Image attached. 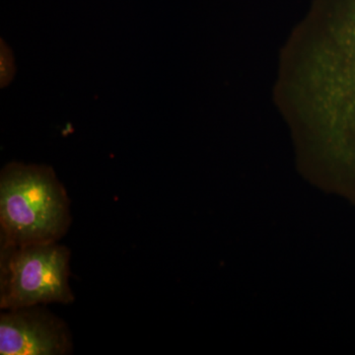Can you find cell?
<instances>
[{"instance_id": "2", "label": "cell", "mask_w": 355, "mask_h": 355, "mask_svg": "<svg viewBox=\"0 0 355 355\" xmlns=\"http://www.w3.org/2000/svg\"><path fill=\"white\" fill-rule=\"evenodd\" d=\"M70 222L69 196L51 168L10 163L2 170L1 246L58 242Z\"/></svg>"}, {"instance_id": "3", "label": "cell", "mask_w": 355, "mask_h": 355, "mask_svg": "<svg viewBox=\"0 0 355 355\" xmlns=\"http://www.w3.org/2000/svg\"><path fill=\"white\" fill-rule=\"evenodd\" d=\"M69 250L55 243L1 246L0 308L69 304Z\"/></svg>"}, {"instance_id": "1", "label": "cell", "mask_w": 355, "mask_h": 355, "mask_svg": "<svg viewBox=\"0 0 355 355\" xmlns=\"http://www.w3.org/2000/svg\"><path fill=\"white\" fill-rule=\"evenodd\" d=\"M323 41L305 71L310 114H317L340 147L355 163V0H319Z\"/></svg>"}, {"instance_id": "4", "label": "cell", "mask_w": 355, "mask_h": 355, "mask_svg": "<svg viewBox=\"0 0 355 355\" xmlns=\"http://www.w3.org/2000/svg\"><path fill=\"white\" fill-rule=\"evenodd\" d=\"M38 306L0 315V354L64 355L72 350L67 324Z\"/></svg>"}]
</instances>
